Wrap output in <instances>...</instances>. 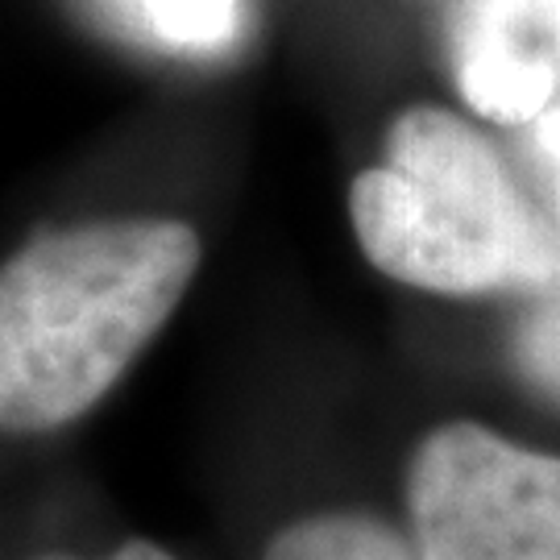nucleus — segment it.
I'll use <instances>...</instances> for the list:
<instances>
[{
	"label": "nucleus",
	"mask_w": 560,
	"mask_h": 560,
	"mask_svg": "<svg viewBox=\"0 0 560 560\" xmlns=\"http://www.w3.org/2000/svg\"><path fill=\"white\" fill-rule=\"evenodd\" d=\"M200 270L183 221L125 217L50 229L0 266V432L80 420L159 337Z\"/></svg>",
	"instance_id": "f257e3e1"
},
{
	"label": "nucleus",
	"mask_w": 560,
	"mask_h": 560,
	"mask_svg": "<svg viewBox=\"0 0 560 560\" xmlns=\"http://www.w3.org/2000/svg\"><path fill=\"white\" fill-rule=\"evenodd\" d=\"M361 254L436 295L540 291L560 279V233L502 154L436 104L395 117L382 162L349 187Z\"/></svg>",
	"instance_id": "f03ea898"
},
{
	"label": "nucleus",
	"mask_w": 560,
	"mask_h": 560,
	"mask_svg": "<svg viewBox=\"0 0 560 560\" xmlns=\"http://www.w3.org/2000/svg\"><path fill=\"white\" fill-rule=\"evenodd\" d=\"M407 511L420 560H560V457L441 423L411 453Z\"/></svg>",
	"instance_id": "7ed1b4c3"
},
{
	"label": "nucleus",
	"mask_w": 560,
	"mask_h": 560,
	"mask_svg": "<svg viewBox=\"0 0 560 560\" xmlns=\"http://www.w3.org/2000/svg\"><path fill=\"white\" fill-rule=\"evenodd\" d=\"M444 59L478 117L532 125L560 101V0H448Z\"/></svg>",
	"instance_id": "20e7f679"
},
{
	"label": "nucleus",
	"mask_w": 560,
	"mask_h": 560,
	"mask_svg": "<svg viewBox=\"0 0 560 560\" xmlns=\"http://www.w3.org/2000/svg\"><path fill=\"white\" fill-rule=\"evenodd\" d=\"M261 560H420L390 523L361 511H324L282 527Z\"/></svg>",
	"instance_id": "39448f33"
},
{
	"label": "nucleus",
	"mask_w": 560,
	"mask_h": 560,
	"mask_svg": "<svg viewBox=\"0 0 560 560\" xmlns=\"http://www.w3.org/2000/svg\"><path fill=\"white\" fill-rule=\"evenodd\" d=\"M141 25L183 55H212L233 42L241 0H133Z\"/></svg>",
	"instance_id": "423d86ee"
},
{
	"label": "nucleus",
	"mask_w": 560,
	"mask_h": 560,
	"mask_svg": "<svg viewBox=\"0 0 560 560\" xmlns=\"http://www.w3.org/2000/svg\"><path fill=\"white\" fill-rule=\"evenodd\" d=\"M511 361L523 386L560 411V295L520 316L511 332Z\"/></svg>",
	"instance_id": "0eeeda50"
},
{
	"label": "nucleus",
	"mask_w": 560,
	"mask_h": 560,
	"mask_svg": "<svg viewBox=\"0 0 560 560\" xmlns=\"http://www.w3.org/2000/svg\"><path fill=\"white\" fill-rule=\"evenodd\" d=\"M527 129H532V159L540 166V175L548 183V191H552L560 212V101L548 113H540Z\"/></svg>",
	"instance_id": "6e6552de"
},
{
	"label": "nucleus",
	"mask_w": 560,
	"mask_h": 560,
	"mask_svg": "<svg viewBox=\"0 0 560 560\" xmlns=\"http://www.w3.org/2000/svg\"><path fill=\"white\" fill-rule=\"evenodd\" d=\"M46 560H75V557H46ZM104 560H179V557H171L166 548H159V544H150V540H129Z\"/></svg>",
	"instance_id": "1a4fd4ad"
}]
</instances>
